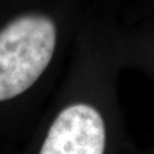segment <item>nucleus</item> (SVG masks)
I'll list each match as a JSON object with an SVG mask.
<instances>
[{
  "instance_id": "nucleus-1",
  "label": "nucleus",
  "mask_w": 154,
  "mask_h": 154,
  "mask_svg": "<svg viewBox=\"0 0 154 154\" xmlns=\"http://www.w3.org/2000/svg\"><path fill=\"white\" fill-rule=\"evenodd\" d=\"M57 42L50 18L28 14L0 31V102L21 95L49 66Z\"/></svg>"
},
{
  "instance_id": "nucleus-2",
  "label": "nucleus",
  "mask_w": 154,
  "mask_h": 154,
  "mask_svg": "<svg viewBox=\"0 0 154 154\" xmlns=\"http://www.w3.org/2000/svg\"><path fill=\"white\" fill-rule=\"evenodd\" d=\"M105 126L88 104H73L53 122L40 154H104Z\"/></svg>"
}]
</instances>
